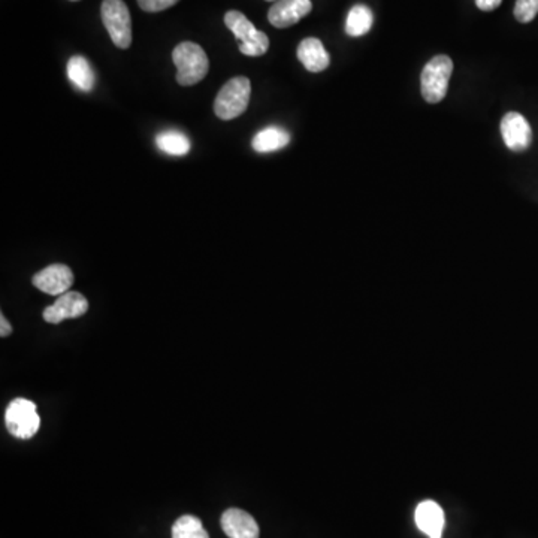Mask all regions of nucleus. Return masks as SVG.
Returning <instances> with one entry per match:
<instances>
[{"label":"nucleus","mask_w":538,"mask_h":538,"mask_svg":"<svg viewBox=\"0 0 538 538\" xmlns=\"http://www.w3.org/2000/svg\"><path fill=\"white\" fill-rule=\"evenodd\" d=\"M72 2H76V0H72Z\"/></svg>","instance_id":"23"},{"label":"nucleus","mask_w":538,"mask_h":538,"mask_svg":"<svg viewBox=\"0 0 538 538\" xmlns=\"http://www.w3.org/2000/svg\"><path fill=\"white\" fill-rule=\"evenodd\" d=\"M415 521L417 528L429 538H442L446 517L440 504L431 499L422 501L416 507Z\"/></svg>","instance_id":"12"},{"label":"nucleus","mask_w":538,"mask_h":538,"mask_svg":"<svg viewBox=\"0 0 538 538\" xmlns=\"http://www.w3.org/2000/svg\"><path fill=\"white\" fill-rule=\"evenodd\" d=\"M178 2L180 0H138V4L146 13H160V11H165V9L177 4Z\"/></svg>","instance_id":"20"},{"label":"nucleus","mask_w":538,"mask_h":538,"mask_svg":"<svg viewBox=\"0 0 538 538\" xmlns=\"http://www.w3.org/2000/svg\"><path fill=\"white\" fill-rule=\"evenodd\" d=\"M453 72V62L449 56H435L431 58L420 76L422 96L428 103H438L447 94L450 76Z\"/></svg>","instance_id":"4"},{"label":"nucleus","mask_w":538,"mask_h":538,"mask_svg":"<svg viewBox=\"0 0 538 538\" xmlns=\"http://www.w3.org/2000/svg\"><path fill=\"white\" fill-rule=\"evenodd\" d=\"M156 144L160 150L171 156H184L190 150L189 138L185 137L184 133L175 132V130L159 133L156 137Z\"/></svg>","instance_id":"17"},{"label":"nucleus","mask_w":538,"mask_h":538,"mask_svg":"<svg viewBox=\"0 0 538 538\" xmlns=\"http://www.w3.org/2000/svg\"><path fill=\"white\" fill-rule=\"evenodd\" d=\"M374 22V15L365 4H354V8L350 9L349 15H347V22H345V33L354 38L363 36L371 31Z\"/></svg>","instance_id":"16"},{"label":"nucleus","mask_w":538,"mask_h":538,"mask_svg":"<svg viewBox=\"0 0 538 538\" xmlns=\"http://www.w3.org/2000/svg\"><path fill=\"white\" fill-rule=\"evenodd\" d=\"M252 85L246 76L228 81L214 101V112L221 120H234L247 110Z\"/></svg>","instance_id":"3"},{"label":"nucleus","mask_w":538,"mask_h":538,"mask_svg":"<svg viewBox=\"0 0 538 538\" xmlns=\"http://www.w3.org/2000/svg\"><path fill=\"white\" fill-rule=\"evenodd\" d=\"M173 538H210V535L199 517L184 515L174 524Z\"/></svg>","instance_id":"18"},{"label":"nucleus","mask_w":538,"mask_h":538,"mask_svg":"<svg viewBox=\"0 0 538 538\" xmlns=\"http://www.w3.org/2000/svg\"><path fill=\"white\" fill-rule=\"evenodd\" d=\"M0 327H2V331H0V336H11V332H13V327H11V325H9L8 320H6V318H4V314H2V318H0Z\"/></svg>","instance_id":"22"},{"label":"nucleus","mask_w":538,"mask_h":538,"mask_svg":"<svg viewBox=\"0 0 538 538\" xmlns=\"http://www.w3.org/2000/svg\"><path fill=\"white\" fill-rule=\"evenodd\" d=\"M89 309V300L78 291H67L58 296L53 305L47 307L44 311L45 322L58 325L67 318H76L85 316Z\"/></svg>","instance_id":"7"},{"label":"nucleus","mask_w":538,"mask_h":538,"mask_svg":"<svg viewBox=\"0 0 538 538\" xmlns=\"http://www.w3.org/2000/svg\"><path fill=\"white\" fill-rule=\"evenodd\" d=\"M221 530L229 538H259L261 531L250 513L239 510V508H229L221 515Z\"/></svg>","instance_id":"11"},{"label":"nucleus","mask_w":538,"mask_h":538,"mask_svg":"<svg viewBox=\"0 0 538 538\" xmlns=\"http://www.w3.org/2000/svg\"><path fill=\"white\" fill-rule=\"evenodd\" d=\"M225 24L239 40V51L248 58H259L268 51L269 38L257 31L255 24L239 11H229L225 15Z\"/></svg>","instance_id":"2"},{"label":"nucleus","mask_w":538,"mask_h":538,"mask_svg":"<svg viewBox=\"0 0 538 538\" xmlns=\"http://www.w3.org/2000/svg\"><path fill=\"white\" fill-rule=\"evenodd\" d=\"M268 2H273V0H268Z\"/></svg>","instance_id":"24"},{"label":"nucleus","mask_w":538,"mask_h":538,"mask_svg":"<svg viewBox=\"0 0 538 538\" xmlns=\"http://www.w3.org/2000/svg\"><path fill=\"white\" fill-rule=\"evenodd\" d=\"M67 76L76 87L83 92H92L94 87V72L83 56H74L67 63Z\"/></svg>","instance_id":"15"},{"label":"nucleus","mask_w":538,"mask_h":538,"mask_svg":"<svg viewBox=\"0 0 538 538\" xmlns=\"http://www.w3.org/2000/svg\"><path fill=\"white\" fill-rule=\"evenodd\" d=\"M501 2H503V0H476V4L477 8L480 9V11L489 13V11H494V9L498 8Z\"/></svg>","instance_id":"21"},{"label":"nucleus","mask_w":538,"mask_h":538,"mask_svg":"<svg viewBox=\"0 0 538 538\" xmlns=\"http://www.w3.org/2000/svg\"><path fill=\"white\" fill-rule=\"evenodd\" d=\"M74 284V273L69 266L54 264L47 266L33 277V286L49 295L60 296L67 293Z\"/></svg>","instance_id":"9"},{"label":"nucleus","mask_w":538,"mask_h":538,"mask_svg":"<svg viewBox=\"0 0 538 538\" xmlns=\"http://www.w3.org/2000/svg\"><path fill=\"white\" fill-rule=\"evenodd\" d=\"M311 9V0H277L269 9L268 20L273 27L286 29L307 17Z\"/></svg>","instance_id":"10"},{"label":"nucleus","mask_w":538,"mask_h":538,"mask_svg":"<svg viewBox=\"0 0 538 538\" xmlns=\"http://www.w3.org/2000/svg\"><path fill=\"white\" fill-rule=\"evenodd\" d=\"M538 13V0H516L515 4V17L517 22H531L537 17Z\"/></svg>","instance_id":"19"},{"label":"nucleus","mask_w":538,"mask_h":538,"mask_svg":"<svg viewBox=\"0 0 538 538\" xmlns=\"http://www.w3.org/2000/svg\"><path fill=\"white\" fill-rule=\"evenodd\" d=\"M298 58L309 72H323L331 65V56L318 38H307L298 47Z\"/></svg>","instance_id":"13"},{"label":"nucleus","mask_w":538,"mask_h":538,"mask_svg":"<svg viewBox=\"0 0 538 538\" xmlns=\"http://www.w3.org/2000/svg\"><path fill=\"white\" fill-rule=\"evenodd\" d=\"M4 425L13 437L29 440L40 431V417L35 402L26 398H17L4 411Z\"/></svg>","instance_id":"6"},{"label":"nucleus","mask_w":538,"mask_h":538,"mask_svg":"<svg viewBox=\"0 0 538 538\" xmlns=\"http://www.w3.org/2000/svg\"><path fill=\"white\" fill-rule=\"evenodd\" d=\"M173 60L177 67L178 85L189 87L198 85L207 76L210 60L202 47L194 42H181L173 51Z\"/></svg>","instance_id":"1"},{"label":"nucleus","mask_w":538,"mask_h":538,"mask_svg":"<svg viewBox=\"0 0 538 538\" xmlns=\"http://www.w3.org/2000/svg\"><path fill=\"white\" fill-rule=\"evenodd\" d=\"M289 142L291 135L287 130L277 126H269L255 135L252 146L257 153H273L289 146Z\"/></svg>","instance_id":"14"},{"label":"nucleus","mask_w":538,"mask_h":538,"mask_svg":"<svg viewBox=\"0 0 538 538\" xmlns=\"http://www.w3.org/2000/svg\"><path fill=\"white\" fill-rule=\"evenodd\" d=\"M101 15L115 47L128 49L132 44V20L123 0H103Z\"/></svg>","instance_id":"5"},{"label":"nucleus","mask_w":538,"mask_h":538,"mask_svg":"<svg viewBox=\"0 0 538 538\" xmlns=\"http://www.w3.org/2000/svg\"><path fill=\"white\" fill-rule=\"evenodd\" d=\"M501 135L504 142L515 153L525 151L533 142V130L530 123L519 112H508L501 120Z\"/></svg>","instance_id":"8"}]
</instances>
